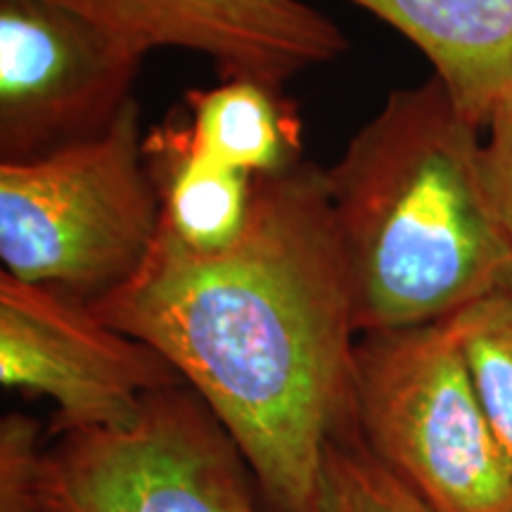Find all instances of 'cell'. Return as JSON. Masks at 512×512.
Returning <instances> with one entry per match:
<instances>
[{
  "instance_id": "obj_1",
  "label": "cell",
  "mask_w": 512,
  "mask_h": 512,
  "mask_svg": "<svg viewBox=\"0 0 512 512\" xmlns=\"http://www.w3.org/2000/svg\"><path fill=\"white\" fill-rule=\"evenodd\" d=\"M91 309L169 358L275 512H323L325 446L354 427L358 337L323 166L254 178L247 226L219 254L159 228L143 268Z\"/></svg>"
},
{
  "instance_id": "obj_2",
  "label": "cell",
  "mask_w": 512,
  "mask_h": 512,
  "mask_svg": "<svg viewBox=\"0 0 512 512\" xmlns=\"http://www.w3.org/2000/svg\"><path fill=\"white\" fill-rule=\"evenodd\" d=\"M358 335L439 323L512 292V238L484 176V131L437 76L396 88L325 169Z\"/></svg>"
},
{
  "instance_id": "obj_3",
  "label": "cell",
  "mask_w": 512,
  "mask_h": 512,
  "mask_svg": "<svg viewBox=\"0 0 512 512\" xmlns=\"http://www.w3.org/2000/svg\"><path fill=\"white\" fill-rule=\"evenodd\" d=\"M140 105L93 140L0 164V256L24 283L93 304L126 285L155 247L162 204L143 155Z\"/></svg>"
},
{
  "instance_id": "obj_4",
  "label": "cell",
  "mask_w": 512,
  "mask_h": 512,
  "mask_svg": "<svg viewBox=\"0 0 512 512\" xmlns=\"http://www.w3.org/2000/svg\"><path fill=\"white\" fill-rule=\"evenodd\" d=\"M354 430L437 512H512V467L451 318L356 337Z\"/></svg>"
},
{
  "instance_id": "obj_5",
  "label": "cell",
  "mask_w": 512,
  "mask_h": 512,
  "mask_svg": "<svg viewBox=\"0 0 512 512\" xmlns=\"http://www.w3.org/2000/svg\"><path fill=\"white\" fill-rule=\"evenodd\" d=\"M245 453L188 384L147 394L124 425L57 434L41 512H264Z\"/></svg>"
},
{
  "instance_id": "obj_6",
  "label": "cell",
  "mask_w": 512,
  "mask_h": 512,
  "mask_svg": "<svg viewBox=\"0 0 512 512\" xmlns=\"http://www.w3.org/2000/svg\"><path fill=\"white\" fill-rule=\"evenodd\" d=\"M143 60L53 0H0V164L110 131Z\"/></svg>"
},
{
  "instance_id": "obj_7",
  "label": "cell",
  "mask_w": 512,
  "mask_h": 512,
  "mask_svg": "<svg viewBox=\"0 0 512 512\" xmlns=\"http://www.w3.org/2000/svg\"><path fill=\"white\" fill-rule=\"evenodd\" d=\"M0 382L55 401L50 432L124 425L147 394L183 384L155 347L105 323L91 304L0 273Z\"/></svg>"
},
{
  "instance_id": "obj_8",
  "label": "cell",
  "mask_w": 512,
  "mask_h": 512,
  "mask_svg": "<svg viewBox=\"0 0 512 512\" xmlns=\"http://www.w3.org/2000/svg\"><path fill=\"white\" fill-rule=\"evenodd\" d=\"M145 57L155 48L207 55L221 81L280 88L337 60L349 41L304 0H53Z\"/></svg>"
},
{
  "instance_id": "obj_9",
  "label": "cell",
  "mask_w": 512,
  "mask_h": 512,
  "mask_svg": "<svg viewBox=\"0 0 512 512\" xmlns=\"http://www.w3.org/2000/svg\"><path fill=\"white\" fill-rule=\"evenodd\" d=\"M413 43L486 133L512 112V0H349Z\"/></svg>"
},
{
  "instance_id": "obj_10",
  "label": "cell",
  "mask_w": 512,
  "mask_h": 512,
  "mask_svg": "<svg viewBox=\"0 0 512 512\" xmlns=\"http://www.w3.org/2000/svg\"><path fill=\"white\" fill-rule=\"evenodd\" d=\"M143 155L166 235L195 254H219L238 242L252 209V176L204 155L183 114L145 133Z\"/></svg>"
},
{
  "instance_id": "obj_11",
  "label": "cell",
  "mask_w": 512,
  "mask_h": 512,
  "mask_svg": "<svg viewBox=\"0 0 512 512\" xmlns=\"http://www.w3.org/2000/svg\"><path fill=\"white\" fill-rule=\"evenodd\" d=\"M183 117L204 155L252 178L302 162L297 107L264 83L230 79L209 91H190Z\"/></svg>"
},
{
  "instance_id": "obj_12",
  "label": "cell",
  "mask_w": 512,
  "mask_h": 512,
  "mask_svg": "<svg viewBox=\"0 0 512 512\" xmlns=\"http://www.w3.org/2000/svg\"><path fill=\"white\" fill-rule=\"evenodd\" d=\"M486 420L512 467V292H498L453 316Z\"/></svg>"
},
{
  "instance_id": "obj_13",
  "label": "cell",
  "mask_w": 512,
  "mask_h": 512,
  "mask_svg": "<svg viewBox=\"0 0 512 512\" xmlns=\"http://www.w3.org/2000/svg\"><path fill=\"white\" fill-rule=\"evenodd\" d=\"M320 498L323 512H437L368 451L354 427L325 446Z\"/></svg>"
},
{
  "instance_id": "obj_14",
  "label": "cell",
  "mask_w": 512,
  "mask_h": 512,
  "mask_svg": "<svg viewBox=\"0 0 512 512\" xmlns=\"http://www.w3.org/2000/svg\"><path fill=\"white\" fill-rule=\"evenodd\" d=\"M46 448L38 444V422L8 413L0 420V512H41Z\"/></svg>"
},
{
  "instance_id": "obj_15",
  "label": "cell",
  "mask_w": 512,
  "mask_h": 512,
  "mask_svg": "<svg viewBox=\"0 0 512 512\" xmlns=\"http://www.w3.org/2000/svg\"><path fill=\"white\" fill-rule=\"evenodd\" d=\"M484 176L498 216L512 238V112L486 128Z\"/></svg>"
}]
</instances>
